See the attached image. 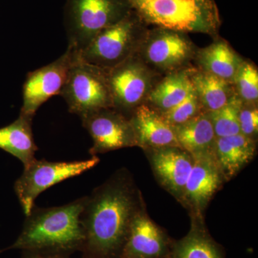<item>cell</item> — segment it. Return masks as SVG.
<instances>
[{
  "instance_id": "cell-24",
  "label": "cell",
  "mask_w": 258,
  "mask_h": 258,
  "mask_svg": "<svg viewBox=\"0 0 258 258\" xmlns=\"http://www.w3.org/2000/svg\"><path fill=\"white\" fill-rule=\"evenodd\" d=\"M233 86L242 103L257 104L258 70L252 61L244 59L234 79Z\"/></svg>"
},
{
  "instance_id": "cell-19",
  "label": "cell",
  "mask_w": 258,
  "mask_h": 258,
  "mask_svg": "<svg viewBox=\"0 0 258 258\" xmlns=\"http://www.w3.org/2000/svg\"><path fill=\"white\" fill-rule=\"evenodd\" d=\"M193 67L163 76L149 93L145 104L161 113L177 106L192 89L190 72Z\"/></svg>"
},
{
  "instance_id": "cell-20",
  "label": "cell",
  "mask_w": 258,
  "mask_h": 258,
  "mask_svg": "<svg viewBox=\"0 0 258 258\" xmlns=\"http://www.w3.org/2000/svg\"><path fill=\"white\" fill-rule=\"evenodd\" d=\"M32 122V118L20 113L14 122L0 128V149L14 156L24 166L35 160L37 151Z\"/></svg>"
},
{
  "instance_id": "cell-1",
  "label": "cell",
  "mask_w": 258,
  "mask_h": 258,
  "mask_svg": "<svg viewBox=\"0 0 258 258\" xmlns=\"http://www.w3.org/2000/svg\"><path fill=\"white\" fill-rule=\"evenodd\" d=\"M128 172L118 171L93 190L81 213L83 258H121L131 223L141 208Z\"/></svg>"
},
{
  "instance_id": "cell-5",
  "label": "cell",
  "mask_w": 258,
  "mask_h": 258,
  "mask_svg": "<svg viewBox=\"0 0 258 258\" xmlns=\"http://www.w3.org/2000/svg\"><path fill=\"white\" fill-rule=\"evenodd\" d=\"M132 11L128 0H66L64 23L68 47L79 53L100 32Z\"/></svg>"
},
{
  "instance_id": "cell-17",
  "label": "cell",
  "mask_w": 258,
  "mask_h": 258,
  "mask_svg": "<svg viewBox=\"0 0 258 258\" xmlns=\"http://www.w3.org/2000/svg\"><path fill=\"white\" fill-rule=\"evenodd\" d=\"M256 141L242 134L217 138L215 157L225 180L232 179L253 159Z\"/></svg>"
},
{
  "instance_id": "cell-9",
  "label": "cell",
  "mask_w": 258,
  "mask_h": 258,
  "mask_svg": "<svg viewBox=\"0 0 258 258\" xmlns=\"http://www.w3.org/2000/svg\"><path fill=\"white\" fill-rule=\"evenodd\" d=\"M113 108L130 117L145 104L149 93L163 76L151 69L137 55L107 71Z\"/></svg>"
},
{
  "instance_id": "cell-21",
  "label": "cell",
  "mask_w": 258,
  "mask_h": 258,
  "mask_svg": "<svg viewBox=\"0 0 258 258\" xmlns=\"http://www.w3.org/2000/svg\"><path fill=\"white\" fill-rule=\"evenodd\" d=\"M190 81L204 112L220 109L235 94L233 84L194 66Z\"/></svg>"
},
{
  "instance_id": "cell-25",
  "label": "cell",
  "mask_w": 258,
  "mask_h": 258,
  "mask_svg": "<svg viewBox=\"0 0 258 258\" xmlns=\"http://www.w3.org/2000/svg\"><path fill=\"white\" fill-rule=\"evenodd\" d=\"M203 112L200 102L192 88L188 96L177 106L161 114L169 124L176 126L182 124Z\"/></svg>"
},
{
  "instance_id": "cell-12",
  "label": "cell",
  "mask_w": 258,
  "mask_h": 258,
  "mask_svg": "<svg viewBox=\"0 0 258 258\" xmlns=\"http://www.w3.org/2000/svg\"><path fill=\"white\" fill-rule=\"evenodd\" d=\"M156 177L169 192L181 200L194 164L192 157L180 147L145 149Z\"/></svg>"
},
{
  "instance_id": "cell-8",
  "label": "cell",
  "mask_w": 258,
  "mask_h": 258,
  "mask_svg": "<svg viewBox=\"0 0 258 258\" xmlns=\"http://www.w3.org/2000/svg\"><path fill=\"white\" fill-rule=\"evenodd\" d=\"M100 159L92 156L89 159L74 161H49L35 159L24 166L22 175L15 181L14 189L24 214L28 216L40 194L64 180L79 176L92 169Z\"/></svg>"
},
{
  "instance_id": "cell-11",
  "label": "cell",
  "mask_w": 258,
  "mask_h": 258,
  "mask_svg": "<svg viewBox=\"0 0 258 258\" xmlns=\"http://www.w3.org/2000/svg\"><path fill=\"white\" fill-rule=\"evenodd\" d=\"M83 127L93 140L90 154L138 147L137 137L130 118L113 108H104L81 118Z\"/></svg>"
},
{
  "instance_id": "cell-13",
  "label": "cell",
  "mask_w": 258,
  "mask_h": 258,
  "mask_svg": "<svg viewBox=\"0 0 258 258\" xmlns=\"http://www.w3.org/2000/svg\"><path fill=\"white\" fill-rule=\"evenodd\" d=\"M193 159L192 169L180 201L189 208L195 216H200L225 179L215 155Z\"/></svg>"
},
{
  "instance_id": "cell-3",
  "label": "cell",
  "mask_w": 258,
  "mask_h": 258,
  "mask_svg": "<svg viewBox=\"0 0 258 258\" xmlns=\"http://www.w3.org/2000/svg\"><path fill=\"white\" fill-rule=\"evenodd\" d=\"M149 25L184 33L220 36L222 19L215 0H128Z\"/></svg>"
},
{
  "instance_id": "cell-16",
  "label": "cell",
  "mask_w": 258,
  "mask_h": 258,
  "mask_svg": "<svg viewBox=\"0 0 258 258\" xmlns=\"http://www.w3.org/2000/svg\"><path fill=\"white\" fill-rule=\"evenodd\" d=\"M243 57L221 37L214 39L208 46L198 47L193 61L197 69L208 73L233 84Z\"/></svg>"
},
{
  "instance_id": "cell-26",
  "label": "cell",
  "mask_w": 258,
  "mask_h": 258,
  "mask_svg": "<svg viewBox=\"0 0 258 258\" xmlns=\"http://www.w3.org/2000/svg\"><path fill=\"white\" fill-rule=\"evenodd\" d=\"M240 134L256 141L258 133L257 104L243 103L239 112Z\"/></svg>"
},
{
  "instance_id": "cell-6",
  "label": "cell",
  "mask_w": 258,
  "mask_h": 258,
  "mask_svg": "<svg viewBox=\"0 0 258 258\" xmlns=\"http://www.w3.org/2000/svg\"><path fill=\"white\" fill-rule=\"evenodd\" d=\"M60 96L67 103L69 111L81 118L113 108L107 71L83 62L78 56L69 70Z\"/></svg>"
},
{
  "instance_id": "cell-27",
  "label": "cell",
  "mask_w": 258,
  "mask_h": 258,
  "mask_svg": "<svg viewBox=\"0 0 258 258\" xmlns=\"http://www.w3.org/2000/svg\"><path fill=\"white\" fill-rule=\"evenodd\" d=\"M21 258H71V254L45 250H23Z\"/></svg>"
},
{
  "instance_id": "cell-7",
  "label": "cell",
  "mask_w": 258,
  "mask_h": 258,
  "mask_svg": "<svg viewBox=\"0 0 258 258\" xmlns=\"http://www.w3.org/2000/svg\"><path fill=\"white\" fill-rule=\"evenodd\" d=\"M198 47L184 32L149 29L136 55L161 76L193 66Z\"/></svg>"
},
{
  "instance_id": "cell-4",
  "label": "cell",
  "mask_w": 258,
  "mask_h": 258,
  "mask_svg": "<svg viewBox=\"0 0 258 258\" xmlns=\"http://www.w3.org/2000/svg\"><path fill=\"white\" fill-rule=\"evenodd\" d=\"M148 30L147 24L132 10L119 22L100 32L76 54L83 62L108 71L137 53Z\"/></svg>"
},
{
  "instance_id": "cell-15",
  "label": "cell",
  "mask_w": 258,
  "mask_h": 258,
  "mask_svg": "<svg viewBox=\"0 0 258 258\" xmlns=\"http://www.w3.org/2000/svg\"><path fill=\"white\" fill-rule=\"evenodd\" d=\"M129 118L137 137L138 147L144 150L167 146L179 147L174 127L152 107L147 104L139 106Z\"/></svg>"
},
{
  "instance_id": "cell-23",
  "label": "cell",
  "mask_w": 258,
  "mask_h": 258,
  "mask_svg": "<svg viewBox=\"0 0 258 258\" xmlns=\"http://www.w3.org/2000/svg\"><path fill=\"white\" fill-rule=\"evenodd\" d=\"M241 105L242 101L235 95L220 109L207 113L217 138L240 134L239 112Z\"/></svg>"
},
{
  "instance_id": "cell-2",
  "label": "cell",
  "mask_w": 258,
  "mask_h": 258,
  "mask_svg": "<svg viewBox=\"0 0 258 258\" xmlns=\"http://www.w3.org/2000/svg\"><path fill=\"white\" fill-rule=\"evenodd\" d=\"M86 196L62 206H34L25 216L23 229L14 243L3 249L45 250L71 254L81 252L85 233L81 222Z\"/></svg>"
},
{
  "instance_id": "cell-10",
  "label": "cell",
  "mask_w": 258,
  "mask_h": 258,
  "mask_svg": "<svg viewBox=\"0 0 258 258\" xmlns=\"http://www.w3.org/2000/svg\"><path fill=\"white\" fill-rule=\"evenodd\" d=\"M76 56V52L68 47L53 62L29 73L23 85L21 114L33 118L43 103L60 95Z\"/></svg>"
},
{
  "instance_id": "cell-14",
  "label": "cell",
  "mask_w": 258,
  "mask_h": 258,
  "mask_svg": "<svg viewBox=\"0 0 258 258\" xmlns=\"http://www.w3.org/2000/svg\"><path fill=\"white\" fill-rule=\"evenodd\" d=\"M168 252L167 237L140 208L131 223L121 258H163Z\"/></svg>"
},
{
  "instance_id": "cell-18",
  "label": "cell",
  "mask_w": 258,
  "mask_h": 258,
  "mask_svg": "<svg viewBox=\"0 0 258 258\" xmlns=\"http://www.w3.org/2000/svg\"><path fill=\"white\" fill-rule=\"evenodd\" d=\"M173 127L179 147L192 158L215 155L217 137L206 112Z\"/></svg>"
},
{
  "instance_id": "cell-28",
  "label": "cell",
  "mask_w": 258,
  "mask_h": 258,
  "mask_svg": "<svg viewBox=\"0 0 258 258\" xmlns=\"http://www.w3.org/2000/svg\"><path fill=\"white\" fill-rule=\"evenodd\" d=\"M0 253H1V250H0Z\"/></svg>"
},
{
  "instance_id": "cell-22",
  "label": "cell",
  "mask_w": 258,
  "mask_h": 258,
  "mask_svg": "<svg viewBox=\"0 0 258 258\" xmlns=\"http://www.w3.org/2000/svg\"><path fill=\"white\" fill-rule=\"evenodd\" d=\"M189 233L173 245L170 258H224L200 217L195 216Z\"/></svg>"
}]
</instances>
